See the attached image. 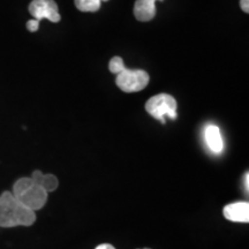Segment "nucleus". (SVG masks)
<instances>
[{
  "label": "nucleus",
  "instance_id": "1",
  "mask_svg": "<svg viewBox=\"0 0 249 249\" xmlns=\"http://www.w3.org/2000/svg\"><path fill=\"white\" fill-rule=\"evenodd\" d=\"M36 213L21 203L12 192L0 195V227L30 226L35 223Z\"/></svg>",
  "mask_w": 249,
  "mask_h": 249
},
{
  "label": "nucleus",
  "instance_id": "2",
  "mask_svg": "<svg viewBox=\"0 0 249 249\" xmlns=\"http://www.w3.org/2000/svg\"><path fill=\"white\" fill-rule=\"evenodd\" d=\"M13 195L33 211L44 207L49 193L31 178H21L13 185Z\"/></svg>",
  "mask_w": 249,
  "mask_h": 249
},
{
  "label": "nucleus",
  "instance_id": "3",
  "mask_svg": "<svg viewBox=\"0 0 249 249\" xmlns=\"http://www.w3.org/2000/svg\"><path fill=\"white\" fill-rule=\"evenodd\" d=\"M145 110L150 116L165 124V116L171 119L177 118V101L169 93H160L149 99L145 104Z\"/></svg>",
  "mask_w": 249,
  "mask_h": 249
},
{
  "label": "nucleus",
  "instance_id": "4",
  "mask_svg": "<svg viewBox=\"0 0 249 249\" xmlns=\"http://www.w3.org/2000/svg\"><path fill=\"white\" fill-rule=\"evenodd\" d=\"M116 83L124 92H138L148 86L149 75L144 71L128 70L124 67L117 74Z\"/></svg>",
  "mask_w": 249,
  "mask_h": 249
},
{
  "label": "nucleus",
  "instance_id": "5",
  "mask_svg": "<svg viewBox=\"0 0 249 249\" xmlns=\"http://www.w3.org/2000/svg\"><path fill=\"white\" fill-rule=\"evenodd\" d=\"M29 12L37 21L42 18H48L51 22L60 21L58 5L54 0H33L29 5Z\"/></svg>",
  "mask_w": 249,
  "mask_h": 249
},
{
  "label": "nucleus",
  "instance_id": "6",
  "mask_svg": "<svg viewBox=\"0 0 249 249\" xmlns=\"http://www.w3.org/2000/svg\"><path fill=\"white\" fill-rule=\"evenodd\" d=\"M223 214L226 219L235 223L249 222V203L248 202H235L226 205L223 210Z\"/></svg>",
  "mask_w": 249,
  "mask_h": 249
},
{
  "label": "nucleus",
  "instance_id": "7",
  "mask_svg": "<svg viewBox=\"0 0 249 249\" xmlns=\"http://www.w3.org/2000/svg\"><path fill=\"white\" fill-rule=\"evenodd\" d=\"M134 15L139 21L147 22L155 18L156 7L152 0H136L134 5Z\"/></svg>",
  "mask_w": 249,
  "mask_h": 249
},
{
  "label": "nucleus",
  "instance_id": "8",
  "mask_svg": "<svg viewBox=\"0 0 249 249\" xmlns=\"http://www.w3.org/2000/svg\"><path fill=\"white\" fill-rule=\"evenodd\" d=\"M205 141H207V144L209 145L211 151L219 154L223 150V139L222 135H220V130L217 126L210 124L205 128Z\"/></svg>",
  "mask_w": 249,
  "mask_h": 249
},
{
  "label": "nucleus",
  "instance_id": "9",
  "mask_svg": "<svg viewBox=\"0 0 249 249\" xmlns=\"http://www.w3.org/2000/svg\"><path fill=\"white\" fill-rule=\"evenodd\" d=\"M30 178L36 183H38L40 187H43L48 193L54 192L59 186L58 179L53 174H44L40 171H34Z\"/></svg>",
  "mask_w": 249,
  "mask_h": 249
},
{
  "label": "nucleus",
  "instance_id": "10",
  "mask_svg": "<svg viewBox=\"0 0 249 249\" xmlns=\"http://www.w3.org/2000/svg\"><path fill=\"white\" fill-rule=\"evenodd\" d=\"M75 6L81 12H97L101 0H75Z\"/></svg>",
  "mask_w": 249,
  "mask_h": 249
},
{
  "label": "nucleus",
  "instance_id": "11",
  "mask_svg": "<svg viewBox=\"0 0 249 249\" xmlns=\"http://www.w3.org/2000/svg\"><path fill=\"white\" fill-rule=\"evenodd\" d=\"M108 68H110L111 73H113V74L120 73V71L124 68V60L120 57L112 58L111 61H110V65H108Z\"/></svg>",
  "mask_w": 249,
  "mask_h": 249
},
{
  "label": "nucleus",
  "instance_id": "12",
  "mask_svg": "<svg viewBox=\"0 0 249 249\" xmlns=\"http://www.w3.org/2000/svg\"><path fill=\"white\" fill-rule=\"evenodd\" d=\"M38 27H39V21H37V20H30L27 22L28 30L31 31V33L38 30Z\"/></svg>",
  "mask_w": 249,
  "mask_h": 249
},
{
  "label": "nucleus",
  "instance_id": "13",
  "mask_svg": "<svg viewBox=\"0 0 249 249\" xmlns=\"http://www.w3.org/2000/svg\"><path fill=\"white\" fill-rule=\"evenodd\" d=\"M249 0H241L240 1V6H241V9L246 13H248L249 12V5H248Z\"/></svg>",
  "mask_w": 249,
  "mask_h": 249
},
{
  "label": "nucleus",
  "instance_id": "14",
  "mask_svg": "<svg viewBox=\"0 0 249 249\" xmlns=\"http://www.w3.org/2000/svg\"><path fill=\"white\" fill-rule=\"evenodd\" d=\"M96 249H116V248H114L113 246L110 245V244H103V245L97 246Z\"/></svg>",
  "mask_w": 249,
  "mask_h": 249
},
{
  "label": "nucleus",
  "instance_id": "15",
  "mask_svg": "<svg viewBox=\"0 0 249 249\" xmlns=\"http://www.w3.org/2000/svg\"><path fill=\"white\" fill-rule=\"evenodd\" d=\"M248 179H249V177H248V173H246V189H247L248 191V188H249V181H248Z\"/></svg>",
  "mask_w": 249,
  "mask_h": 249
},
{
  "label": "nucleus",
  "instance_id": "16",
  "mask_svg": "<svg viewBox=\"0 0 249 249\" xmlns=\"http://www.w3.org/2000/svg\"><path fill=\"white\" fill-rule=\"evenodd\" d=\"M101 1H107V0H101Z\"/></svg>",
  "mask_w": 249,
  "mask_h": 249
},
{
  "label": "nucleus",
  "instance_id": "17",
  "mask_svg": "<svg viewBox=\"0 0 249 249\" xmlns=\"http://www.w3.org/2000/svg\"><path fill=\"white\" fill-rule=\"evenodd\" d=\"M152 1H156V0H152Z\"/></svg>",
  "mask_w": 249,
  "mask_h": 249
},
{
  "label": "nucleus",
  "instance_id": "18",
  "mask_svg": "<svg viewBox=\"0 0 249 249\" xmlns=\"http://www.w3.org/2000/svg\"><path fill=\"white\" fill-rule=\"evenodd\" d=\"M147 249H148V248H147Z\"/></svg>",
  "mask_w": 249,
  "mask_h": 249
}]
</instances>
